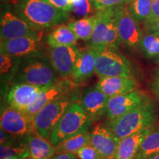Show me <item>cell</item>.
I'll list each match as a JSON object with an SVG mask.
<instances>
[{"label":"cell","instance_id":"6da1fadb","mask_svg":"<svg viewBox=\"0 0 159 159\" xmlns=\"http://www.w3.org/2000/svg\"><path fill=\"white\" fill-rule=\"evenodd\" d=\"M156 119L155 105L148 97L140 105L122 116L108 119L105 125L121 140L130 135L152 128Z\"/></svg>","mask_w":159,"mask_h":159},{"label":"cell","instance_id":"7a4b0ae2","mask_svg":"<svg viewBox=\"0 0 159 159\" xmlns=\"http://www.w3.org/2000/svg\"><path fill=\"white\" fill-rule=\"evenodd\" d=\"M13 11L39 31L55 27L69 20V12L53 7L42 0H22Z\"/></svg>","mask_w":159,"mask_h":159},{"label":"cell","instance_id":"3957f363","mask_svg":"<svg viewBox=\"0 0 159 159\" xmlns=\"http://www.w3.org/2000/svg\"><path fill=\"white\" fill-rule=\"evenodd\" d=\"M58 74L49 57L43 55L23 57L13 84L25 83L47 88L58 80Z\"/></svg>","mask_w":159,"mask_h":159},{"label":"cell","instance_id":"277c9868","mask_svg":"<svg viewBox=\"0 0 159 159\" xmlns=\"http://www.w3.org/2000/svg\"><path fill=\"white\" fill-rule=\"evenodd\" d=\"M91 122L80 103L72 102L53 128L49 141L56 146L66 139L88 131Z\"/></svg>","mask_w":159,"mask_h":159},{"label":"cell","instance_id":"5b68a950","mask_svg":"<svg viewBox=\"0 0 159 159\" xmlns=\"http://www.w3.org/2000/svg\"><path fill=\"white\" fill-rule=\"evenodd\" d=\"M72 102V97L66 96L45 105L33 119V127L36 134L49 139L53 128Z\"/></svg>","mask_w":159,"mask_h":159},{"label":"cell","instance_id":"8992f818","mask_svg":"<svg viewBox=\"0 0 159 159\" xmlns=\"http://www.w3.org/2000/svg\"><path fill=\"white\" fill-rule=\"evenodd\" d=\"M94 73L99 78L105 77H133L130 63L114 49L97 52Z\"/></svg>","mask_w":159,"mask_h":159},{"label":"cell","instance_id":"52a82bcc","mask_svg":"<svg viewBox=\"0 0 159 159\" xmlns=\"http://www.w3.org/2000/svg\"><path fill=\"white\" fill-rule=\"evenodd\" d=\"M9 7L8 5H4L2 8L0 18L1 41L35 35L41 32L33 28Z\"/></svg>","mask_w":159,"mask_h":159},{"label":"cell","instance_id":"ba28073f","mask_svg":"<svg viewBox=\"0 0 159 159\" xmlns=\"http://www.w3.org/2000/svg\"><path fill=\"white\" fill-rule=\"evenodd\" d=\"M114 11L120 42L136 48L140 44L143 36L139 24L131 16L128 5L114 7Z\"/></svg>","mask_w":159,"mask_h":159},{"label":"cell","instance_id":"9c48e42d","mask_svg":"<svg viewBox=\"0 0 159 159\" xmlns=\"http://www.w3.org/2000/svg\"><path fill=\"white\" fill-rule=\"evenodd\" d=\"M42 37L43 33L40 32L35 35L1 41L0 50L21 58L32 55H43Z\"/></svg>","mask_w":159,"mask_h":159},{"label":"cell","instance_id":"30bf717a","mask_svg":"<svg viewBox=\"0 0 159 159\" xmlns=\"http://www.w3.org/2000/svg\"><path fill=\"white\" fill-rule=\"evenodd\" d=\"M73 89H75V83L66 80H63L61 81L57 80L55 84L43 89L39 93L37 98L26 110L25 114L33 122L35 115L45 105L55 99L69 96L68 93Z\"/></svg>","mask_w":159,"mask_h":159},{"label":"cell","instance_id":"8fae6325","mask_svg":"<svg viewBox=\"0 0 159 159\" xmlns=\"http://www.w3.org/2000/svg\"><path fill=\"white\" fill-rule=\"evenodd\" d=\"M1 129L13 136H29L35 130L33 123L25 113L9 106L2 113Z\"/></svg>","mask_w":159,"mask_h":159},{"label":"cell","instance_id":"7c38bea8","mask_svg":"<svg viewBox=\"0 0 159 159\" xmlns=\"http://www.w3.org/2000/svg\"><path fill=\"white\" fill-rule=\"evenodd\" d=\"M80 52V49L76 46L50 47L49 59L60 77L71 76Z\"/></svg>","mask_w":159,"mask_h":159},{"label":"cell","instance_id":"4fadbf2b","mask_svg":"<svg viewBox=\"0 0 159 159\" xmlns=\"http://www.w3.org/2000/svg\"><path fill=\"white\" fill-rule=\"evenodd\" d=\"M91 144L102 159H114L119 139L105 125H96L90 132Z\"/></svg>","mask_w":159,"mask_h":159},{"label":"cell","instance_id":"5bb4252c","mask_svg":"<svg viewBox=\"0 0 159 159\" xmlns=\"http://www.w3.org/2000/svg\"><path fill=\"white\" fill-rule=\"evenodd\" d=\"M108 99V97L97 86H91L83 92L80 105L93 122L106 116Z\"/></svg>","mask_w":159,"mask_h":159},{"label":"cell","instance_id":"9a60e30c","mask_svg":"<svg viewBox=\"0 0 159 159\" xmlns=\"http://www.w3.org/2000/svg\"><path fill=\"white\" fill-rule=\"evenodd\" d=\"M148 97L143 91L135 90L128 94L109 98L105 116L108 119H111L122 116L140 105Z\"/></svg>","mask_w":159,"mask_h":159},{"label":"cell","instance_id":"2e32d148","mask_svg":"<svg viewBox=\"0 0 159 159\" xmlns=\"http://www.w3.org/2000/svg\"><path fill=\"white\" fill-rule=\"evenodd\" d=\"M43 89L25 83L13 84L7 94V102L11 107L25 113Z\"/></svg>","mask_w":159,"mask_h":159},{"label":"cell","instance_id":"e0dca14e","mask_svg":"<svg viewBox=\"0 0 159 159\" xmlns=\"http://www.w3.org/2000/svg\"><path fill=\"white\" fill-rule=\"evenodd\" d=\"M96 86L112 98L136 90L138 84L134 77H105L99 78Z\"/></svg>","mask_w":159,"mask_h":159},{"label":"cell","instance_id":"ac0fdd59","mask_svg":"<svg viewBox=\"0 0 159 159\" xmlns=\"http://www.w3.org/2000/svg\"><path fill=\"white\" fill-rule=\"evenodd\" d=\"M96 14L97 21L92 36L89 41V47L98 52L106 49L105 47L104 39L111 21L115 16L114 7L97 11Z\"/></svg>","mask_w":159,"mask_h":159},{"label":"cell","instance_id":"d6986e66","mask_svg":"<svg viewBox=\"0 0 159 159\" xmlns=\"http://www.w3.org/2000/svg\"><path fill=\"white\" fill-rule=\"evenodd\" d=\"M96 58L97 52L93 48L80 49L71 75L75 83H82L90 78L95 71Z\"/></svg>","mask_w":159,"mask_h":159},{"label":"cell","instance_id":"ffe728a7","mask_svg":"<svg viewBox=\"0 0 159 159\" xmlns=\"http://www.w3.org/2000/svg\"><path fill=\"white\" fill-rule=\"evenodd\" d=\"M152 128L130 135L119 141L114 159H135L141 144Z\"/></svg>","mask_w":159,"mask_h":159},{"label":"cell","instance_id":"44dd1931","mask_svg":"<svg viewBox=\"0 0 159 159\" xmlns=\"http://www.w3.org/2000/svg\"><path fill=\"white\" fill-rule=\"evenodd\" d=\"M30 159H52L56 154L54 145L39 134L27 136Z\"/></svg>","mask_w":159,"mask_h":159},{"label":"cell","instance_id":"7402d4cb","mask_svg":"<svg viewBox=\"0 0 159 159\" xmlns=\"http://www.w3.org/2000/svg\"><path fill=\"white\" fill-rule=\"evenodd\" d=\"M77 37L68 25H60L55 27L47 36V43L50 47L75 46Z\"/></svg>","mask_w":159,"mask_h":159},{"label":"cell","instance_id":"603a6c76","mask_svg":"<svg viewBox=\"0 0 159 159\" xmlns=\"http://www.w3.org/2000/svg\"><path fill=\"white\" fill-rule=\"evenodd\" d=\"M0 74L2 82L13 81L16 75L22 58L0 50Z\"/></svg>","mask_w":159,"mask_h":159},{"label":"cell","instance_id":"cb8c5ba5","mask_svg":"<svg viewBox=\"0 0 159 159\" xmlns=\"http://www.w3.org/2000/svg\"><path fill=\"white\" fill-rule=\"evenodd\" d=\"M89 144H91L90 133L89 130L85 131L76 136L66 139L63 142L55 146V152L56 154L66 152L76 155L80 150Z\"/></svg>","mask_w":159,"mask_h":159},{"label":"cell","instance_id":"d4e9b609","mask_svg":"<svg viewBox=\"0 0 159 159\" xmlns=\"http://www.w3.org/2000/svg\"><path fill=\"white\" fill-rule=\"evenodd\" d=\"M96 21L97 14H94L91 16L69 21L67 25L75 33L77 39L84 41H89L92 36Z\"/></svg>","mask_w":159,"mask_h":159},{"label":"cell","instance_id":"484cf974","mask_svg":"<svg viewBox=\"0 0 159 159\" xmlns=\"http://www.w3.org/2000/svg\"><path fill=\"white\" fill-rule=\"evenodd\" d=\"M159 152V130H152L143 141L135 159H148Z\"/></svg>","mask_w":159,"mask_h":159},{"label":"cell","instance_id":"4316f807","mask_svg":"<svg viewBox=\"0 0 159 159\" xmlns=\"http://www.w3.org/2000/svg\"><path fill=\"white\" fill-rule=\"evenodd\" d=\"M153 0H132L128 5L130 13L140 24L144 23L150 14Z\"/></svg>","mask_w":159,"mask_h":159},{"label":"cell","instance_id":"83f0119b","mask_svg":"<svg viewBox=\"0 0 159 159\" xmlns=\"http://www.w3.org/2000/svg\"><path fill=\"white\" fill-rule=\"evenodd\" d=\"M139 47L147 57H159V35L156 33L148 32L146 34L143 35Z\"/></svg>","mask_w":159,"mask_h":159},{"label":"cell","instance_id":"f1b7e54d","mask_svg":"<svg viewBox=\"0 0 159 159\" xmlns=\"http://www.w3.org/2000/svg\"><path fill=\"white\" fill-rule=\"evenodd\" d=\"M13 156H21L27 158L29 156L28 147L27 142L11 143L1 145V159Z\"/></svg>","mask_w":159,"mask_h":159},{"label":"cell","instance_id":"f546056e","mask_svg":"<svg viewBox=\"0 0 159 159\" xmlns=\"http://www.w3.org/2000/svg\"><path fill=\"white\" fill-rule=\"evenodd\" d=\"M119 43H120V39H119V36L118 27H117L116 18L114 16V19L111 21L106 34H105L104 43L106 49L109 48L115 49Z\"/></svg>","mask_w":159,"mask_h":159},{"label":"cell","instance_id":"4dcf8cb0","mask_svg":"<svg viewBox=\"0 0 159 159\" xmlns=\"http://www.w3.org/2000/svg\"><path fill=\"white\" fill-rule=\"evenodd\" d=\"M94 8L91 0H77L72 3V12L77 16L87 17Z\"/></svg>","mask_w":159,"mask_h":159},{"label":"cell","instance_id":"1f68e13d","mask_svg":"<svg viewBox=\"0 0 159 159\" xmlns=\"http://www.w3.org/2000/svg\"><path fill=\"white\" fill-rule=\"evenodd\" d=\"M132 0H94L92 5L97 11L104 10L110 7H117L119 5H128Z\"/></svg>","mask_w":159,"mask_h":159},{"label":"cell","instance_id":"d6a6232c","mask_svg":"<svg viewBox=\"0 0 159 159\" xmlns=\"http://www.w3.org/2000/svg\"><path fill=\"white\" fill-rule=\"evenodd\" d=\"M76 156L80 159H102L97 150L91 144L80 150Z\"/></svg>","mask_w":159,"mask_h":159},{"label":"cell","instance_id":"836d02e7","mask_svg":"<svg viewBox=\"0 0 159 159\" xmlns=\"http://www.w3.org/2000/svg\"><path fill=\"white\" fill-rule=\"evenodd\" d=\"M158 20H159V0H153L150 14L144 22V27L147 28Z\"/></svg>","mask_w":159,"mask_h":159},{"label":"cell","instance_id":"e575fe53","mask_svg":"<svg viewBox=\"0 0 159 159\" xmlns=\"http://www.w3.org/2000/svg\"><path fill=\"white\" fill-rule=\"evenodd\" d=\"M57 9L66 12L72 11V3L70 0H42Z\"/></svg>","mask_w":159,"mask_h":159},{"label":"cell","instance_id":"d590c367","mask_svg":"<svg viewBox=\"0 0 159 159\" xmlns=\"http://www.w3.org/2000/svg\"><path fill=\"white\" fill-rule=\"evenodd\" d=\"M151 87H152V90L154 94L159 99V71H157L156 75L154 76Z\"/></svg>","mask_w":159,"mask_h":159},{"label":"cell","instance_id":"8d00e7d4","mask_svg":"<svg viewBox=\"0 0 159 159\" xmlns=\"http://www.w3.org/2000/svg\"><path fill=\"white\" fill-rule=\"evenodd\" d=\"M77 156L75 154L71 153H66V152H63V153H59L55 156L52 159H76Z\"/></svg>","mask_w":159,"mask_h":159},{"label":"cell","instance_id":"74e56055","mask_svg":"<svg viewBox=\"0 0 159 159\" xmlns=\"http://www.w3.org/2000/svg\"><path fill=\"white\" fill-rule=\"evenodd\" d=\"M146 30L148 32H151V33H156L159 35V20L156 21V22H154L153 24L149 26L148 27H147Z\"/></svg>","mask_w":159,"mask_h":159},{"label":"cell","instance_id":"f35d334b","mask_svg":"<svg viewBox=\"0 0 159 159\" xmlns=\"http://www.w3.org/2000/svg\"><path fill=\"white\" fill-rule=\"evenodd\" d=\"M22 0H1L2 3H3L4 5L12 6V7H14V6L17 5L18 4H19Z\"/></svg>","mask_w":159,"mask_h":159},{"label":"cell","instance_id":"ab89813d","mask_svg":"<svg viewBox=\"0 0 159 159\" xmlns=\"http://www.w3.org/2000/svg\"><path fill=\"white\" fill-rule=\"evenodd\" d=\"M148 159H159V152H157V153L152 155V156H151Z\"/></svg>","mask_w":159,"mask_h":159},{"label":"cell","instance_id":"60d3db41","mask_svg":"<svg viewBox=\"0 0 159 159\" xmlns=\"http://www.w3.org/2000/svg\"><path fill=\"white\" fill-rule=\"evenodd\" d=\"M3 159H25L21 156H13V157H8V158H5Z\"/></svg>","mask_w":159,"mask_h":159},{"label":"cell","instance_id":"b9f144b4","mask_svg":"<svg viewBox=\"0 0 159 159\" xmlns=\"http://www.w3.org/2000/svg\"><path fill=\"white\" fill-rule=\"evenodd\" d=\"M70 1H71V3H73V2H75L77 1V0H70Z\"/></svg>","mask_w":159,"mask_h":159},{"label":"cell","instance_id":"7bdbcfd3","mask_svg":"<svg viewBox=\"0 0 159 159\" xmlns=\"http://www.w3.org/2000/svg\"><path fill=\"white\" fill-rule=\"evenodd\" d=\"M91 2H93V1H94V0H91Z\"/></svg>","mask_w":159,"mask_h":159}]
</instances>
